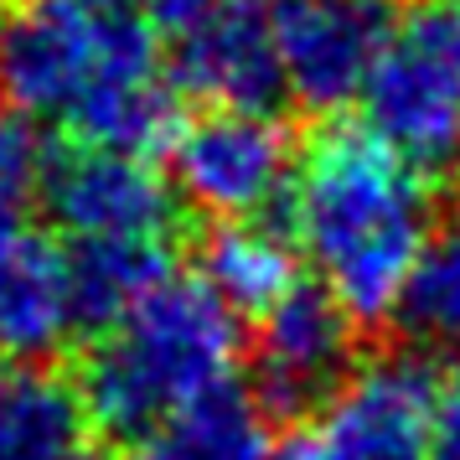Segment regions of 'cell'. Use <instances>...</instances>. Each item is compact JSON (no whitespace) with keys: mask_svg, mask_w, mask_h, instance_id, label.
I'll return each mask as SVG.
<instances>
[{"mask_svg":"<svg viewBox=\"0 0 460 460\" xmlns=\"http://www.w3.org/2000/svg\"><path fill=\"white\" fill-rule=\"evenodd\" d=\"M0 104L67 140L155 155L176 140L161 37L135 0H26L0 31Z\"/></svg>","mask_w":460,"mask_h":460,"instance_id":"1","label":"cell"},{"mask_svg":"<svg viewBox=\"0 0 460 460\" xmlns=\"http://www.w3.org/2000/svg\"><path fill=\"white\" fill-rule=\"evenodd\" d=\"M285 223L321 290L357 326H377L394 321L403 279L435 233V191L367 125H332L295 155Z\"/></svg>","mask_w":460,"mask_h":460,"instance_id":"2","label":"cell"},{"mask_svg":"<svg viewBox=\"0 0 460 460\" xmlns=\"http://www.w3.org/2000/svg\"><path fill=\"white\" fill-rule=\"evenodd\" d=\"M238 315L202 274H171L119 321L99 326L78 367L88 424L146 439L238 373Z\"/></svg>","mask_w":460,"mask_h":460,"instance_id":"3","label":"cell"},{"mask_svg":"<svg viewBox=\"0 0 460 460\" xmlns=\"http://www.w3.org/2000/svg\"><path fill=\"white\" fill-rule=\"evenodd\" d=\"M367 129L409 166H460V0H409L362 88Z\"/></svg>","mask_w":460,"mask_h":460,"instance_id":"4","label":"cell"},{"mask_svg":"<svg viewBox=\"0 0 460 460\" xmlns=\"http://www.w3.org/2000/svg\"><path fill=\"white\" fill-rule=\"evenodd\" d=\"M435 373L414 352H383L311 403L274 460H429Z\"/></svg>","mask_w":460,"mask_h":460,"instance_id":"5","label":"cell"},{"mask_svg":"<svg viewBox=\"0 0 460 460\" xmlns=\"http://www.w3.org/2000/svg\"><path fill=\"white\" fill-rule=\"evenodd\" d=\"M295 155L274 109H202L171 140V187L217 223H243L285 202Z\"/></svg>","mask_w":460,"mask_h":460,"instance_id":"6","label":"cell"},{"mask_svg":"<svg viewBox=\"0 0 460 460\" xmlns=\"http://www.w3.org/2000/svg\"><path fill=\"white\" fill-rule=\"evenodd\" d=\"M42 202L73 243H171L181 197L146 155L67 140L42 155Z\"/></svg>","mask_w":460,"mask_h":460,"instance_id":"7","label":"cell"},{"mask_svg":"<svg viewBox=\"0 0 460 460\" xmlns=\"http://www.w3.org/2000/svg\"><path fill=\"white\" fill-rule=\"evenodd\" d=\"M264 11L279 78L295 104L336 114L362 99L394 26L388 0H270Z\"/></svg>","mask_w":460,"mask_h":460,"instance_id":"8","label":"cell"},{"mask_svg":"<svg viewBox=\"0 0 460 460\" xmlns=\"http://www.w3.org/2000/svg\"><path fill=\"white\" fill-rule=\"evenodd\" d=\"M171 88L208 109H274L285 99L270 11L253 0H202L161 31Z\"/></svg>","mask_w":460,"mask_h":460,"instance_id":"9","label":"cell"},{"mask_svg":"<svg viewBox=\"0 0 460 460\" xmlns=\"http://www.w3.org/2000/svg\"><path fill=\"white\" fill-rule=\"evenodd\" d=\"M352 332L357 321L336 305L321 285H295L259 315V383L253 394L270 403V414H305L352 373Z\"/></svg>","mask_w":460,"mask_h":460,"instance_id":"10","label":"cell"},{"mask_svg":"<svg viewBox=\"0 0 460 460\" xmlns=\"http://www.w3.org/2000/svg\"><path fill=\"white\" fill-rule=\"evenodd\" d=\"M84 326L67 249L47 238H22L0 259V357L42 362Z\"/></svg>","mask_w":460,"mask_h":460,"instance_id":"11","label":"cell"},{"mask_svg":"<svg viewBox=\"0 0 460 460\" xmlns=\"http://www.w3.org/2000/svg\"><path fill=\"white\" fill-rule=\"evenodd\" d=\"M88 409L47 362L0 357V460H84Z\"/></svg>","mask_w":460,"mask_h":460,"instance_id":"12","label":"cell"},{"mask_svg":"<svg viewBox=\"0 0 460 460\" xmlns=\"http://www.w3.org/2000/svg\"><path fill=\"white\" fill-rule=\"evenodd\" d=\"M274 414L253 383L228 377L223 388L197 398L187 414L135 439L129 460H274Z\"/></svg>","mask_w":460,"mask_h":460,"instance_id":"13","label":"cell"},{"mask_svg":"<svg viewBox=\"0 0 460 460\" xmlns=\"http://www.w3.org/2000/svg\"><path fill=\"white\" fill-rule=\"evenodd\" d=\"M202 279L233 315L259 321L274 300H285L300 285V253L290 233L264 228L259 217L223 223L202 249Z\"/></svg>","mask_w":460,"mask_h":460,"instance_id":"14","label":"cell"},{"mask_svg":"<svg viewBox=\"0 0 460 460\" xmlns=\"http://www.w3.org/2000/svg\"><path fill=\"white\" fill-rule=\"evenodd\" d=\"M73 264V295H78V315L84 326H109L146 300L161 279H171V243H73L67 249Z\"/></svg>","mask_w":460,"mask_h":460,"instance_id":"15","label":"cell"},{"mask_svg":"<svg viewBox=\"0 0 460 460\" xmlns=\"http://www.w3.org/2000/svg\"><path fill=\"white\" fill-rule=\"evenodd\" d=\"M394 321L424 347H460V228H435L403 279Z\"/></svg>","mask_w":460,"mask_h":460,"instance_id":"16","label":"cell"},{"mask_svg":"<svg viewBox=\"0 0 460 460\" xmlns=\"http://www.w3.org/2000/svg\"><path fill=\"white\" fill-rule=\"evenodd\" d=\"M42 202V146L26 119L0 109V259L31 238V212Z\"/></svg>","mask_w":460,"mask_h":460,"instance_id":"17","label":"cell"},{"mask_svg":"<svg viewBox=\"0 0 460 460\" xmlns=\"http://www.w3.org/2000/svg\"><path fill=\"white\" fill-rule=\"evenodd\" d=\"M429 460H460V373L435 383L429 409Z\"/></svg>","mask_w":460,"mask_h":460,"instance_id":"18","label":"cell"},{"mask_svg":"<svg viewBox=\"0 0 460 460\" xmlns=\"http://www.w3.org/2000/svg\"><path fill=\"white\" fill-rule=\"evenodd\" d=\"M5 16H11V5H5V0H0V31H5Z\"/></svg>","mask_w":460,"mask_h":460,"instance_id":"19","label":"cell"},{"mask_svg":"<svg viewBox=\"0 0 460 460\" xmlns=\"http://www.w3.org/2000/svg\"><path fill=\"white\" fill-rule=\"evenodd\" d=\"M84 460H88V456H84Z\"/></svg>","mask_w":460,"mask_h":460,"instance_id":"20","label":"cell"}]
</instances>
